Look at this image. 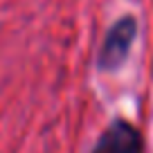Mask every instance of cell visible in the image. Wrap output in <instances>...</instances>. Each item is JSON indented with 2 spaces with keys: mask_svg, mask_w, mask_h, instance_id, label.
<instances>
[{
  "mask_svg": "<svg viewBox=\"0 0 153 153\" xmlns=\"http://www.w3.org/2000/svg\"><path fill=\"white\" fill-rule=\"evenodd\" d=\"M92 153H144V144L133 124L115 120L99 135Z\"/></svg>",
  "mask_w": 153,
  "mask_h": 153,
  "instance_id": "2",
  "label": "cell"
},
{
  "mask_svg": "<svg viewBox=\"0 0 153 153\" xmlns=\"http://www.w3.org/2000/svg\"><path fill=\"white\" fill-rule=\"evenodd\" d=\"M135 32H137V25L131 16L117 20L113 27L108 29L104 43L99 48V56H97V65L101 70H115L120 68L122 61L126 59L131 45H133V38H135Z\"/></svg>",
  "mask_w": 153,
  "mask_h": 153,
  "instance_id": "1",
  "label": "cell"
}]
</instances>
